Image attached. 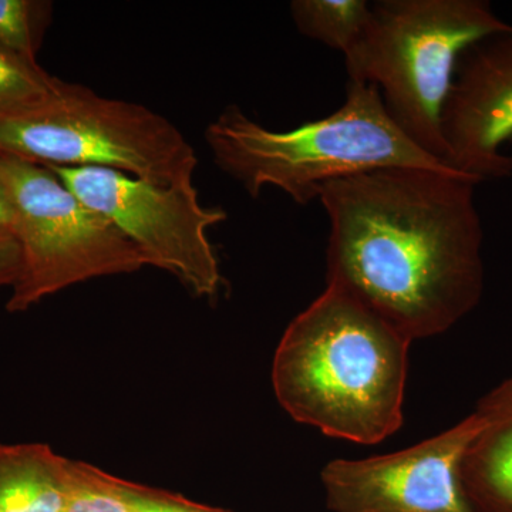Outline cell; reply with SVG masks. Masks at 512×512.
<instances>
[{
    "label": "cell",
    "instance_id": "obj_1",
    "mask_svg": "<svg viewBox=\"0 0 512 512\" xmlns=\"http://www.w3.org/2000/svg\"><path fill=\"white\" fill-rule=\"evenodd\" d=\"M477 185L457 171L424 168H386L323 185L326 282L412 342L447 332L483 296Z\"/></svg>",
    "mask_w": 512,
    "mask_h": 512
},
{
    "label": "cell",
    "instance_id": "obj_2",
    "mask_svg": "<svg viewBox=\"0 0 512 512\" xmlns=\"http://www.w3.org/2000/svg\"><path fill=\"white\" fill-rule=\"evenodd\" d=\"M410 345L355 296L326 285L279 342L276 399L293 420L325 436L380 443L403 424Z\"/></svg>",
    "mask_w": 512,
    "mask_h": 512
},
{
    "label": "cell",
    "instance_id": "obj_3",
    "mask_svg": "<svg viewBox=\"0 0 512 512\" xmlns=\"http://www.w3.org/2000/svg\"><path fill=\"white\" fill-rule=\"evenodd\" d=\"M204 137L215 165L252 198L275 187L299 205L318 200L323 185L350 175L386 168L451 170L393 123L375 86L350 80L345 103L325 119L274 131L241 107L228 106Z\"/></svg>",
    "mask_w": 512,
    "mask_h": 512
},
{
    "label": "cell",
    "instance_id": "obj_4",
    "mask_svg": "<svg viewBox=\"0 0 512 512\" xmlns=\"http://www.w3.org/2000/svg\"><path fill=\"white\" fill-rule=\"evenodd\" d=\"M511 26L484 0H380L346 70L350 82L375 86L393 123L446 164L441 116L458 59Z\"/></svg>",
    "mask_w": 512,
    "mask_h": 512
},
{
    "label": "cell",
    "instance_id": "obj_5",
    "mask_svg": "<svg viewBox=\"0 0 512 512\" xmlns=\"http://www.w3.org/2000/svg\"><path fill=\"white\" fill-rule=\"evenodd\" d=\"M0 156L57 167H100L160 187H195L198 158L156 111L64 83L53 99L0 116Z\"/></svg>",
    "mask_w": 512,
    "mask_h": 512
},
{
    "label": "cell",
    "instance_id": "obj_6",
    "mask_svg": "<svg viewBox=\"0 0 512 512\" xmlns=\"http://www.w3.org/2000/svg\"><path fill=\"white\" fill-rule=\"evenodd\" d=\"M0 178L12 201L13 235L22 251V268L6 305L9 312L26 311L80 282L146 266L119 229L45 165L0 156Z\"/></svg>",
    "mask_w": 512,
    "mask_h": 512
},
{
    "label": "cell",
    "instance_id": "obj_7",
    "mask_svg": "<svg viewBox=\"0 0 512 512\" xmlns=\"http://www.w3.org/2000/svg\"><path fill=\"white\" fill-rule=\"evenodd\" d=\"M138 249L146 265L170 272L194 295L220 293V262L208 231L228 218L204 207L195 187H160L100 167L45 165Z\"/></svg>",
    "mask_w": 512,
    "mask_h": 512
},
{
    "label": "cell",
    "instance_id": "obj_8",
    "mask_svg": "<svg viewBox=\"0 0 512 512\" xmlns=\"http://www.w3.org/2000/svg\"><path fill=\"white\" fill-rule=\"evenodd\" d=\"M487 424L474 412L396 453L329 461L320 473L326 505L332 512H474L461 485V460Z\"/></svg>",
    "mask_w": 512,
    "mask_h": 512
},
{
    "label": "cell",
    "instance_id": "obj_9",
    "mask_svg": "<svg viewBox=\"0 0 512 512\" xmlns=\"http://www.w3.org/2000/svg\"><path fill=\"white\" fill-rule=\"evenodd\" d=\"M446 164L478 184L512 175V26L464 50L441 116Z\"/></svg>",
    "mask_w": 512,
    "mask_h": 512
},
{
    "label": "cell",
    "instance_id": "obj_10",
    "mask_svg": "<svg viewBox=\"0 0 512 512\" xmlns=\"http://www.w3.org/2000/svg\"><path fill=\"white\" fill-rule=\"evenodd\" d=\"M67 464L47 444H0V512H64Z\"/></svg>",
    "mask_w": 512,
    "mask_h": 512
},
{
    "label": "cell",
    "instance_id": "obj_11",
    "mask_svg": "<svg viewBox=\"0 0 512 512\" xmlns=\"http://www.w3.org/2000/svg\"><path fill=\"white\" fill-rule=\"evenodd\" d=\"M460 478L474 512H512V417L488 420L461 460Z\"/></svg>",
    "mask_w": 512,
    "mask_h": 512
},
{
    "label": "cell",
    "instance_id": "obj_12",
    "mask_svg": "<svg viewBox=\"0 0 512 512\" xmlns=\"http://www.w3.org/2000/svg\"><path fill=\"white\" fill-rule=\"evenodd\" d=\"M291 16L301 35L349 55L365 35L372 16L366 0H293Z\"/></svg>",
    "mask_w": 512,
    "mask_h": 512
},
{
    "label": "cell",
    "instance_id": "obj_13",
    "mask_svg": "<svg viewBox=\"0 0 512 512\" xmlns=\"http://www.w3.org/2000/svg\"><path fill=\"white\" fill-rule=\"evenodd\" d=\"M64 82L0 45V116L40 106L62 90Z\"/></svg>",
    "mask_w": 512,
    "mask_h": 512
},
{
    "label": "cell",
    "instance_id": "obj_14",
    "mask_svg": "<svg viewBox=\"0 0 512 512\" xmlns=\"http://www.w3.org/2000/svg\"><path fill=\"white\" fill-rule=\"evenodd\" d=\"M117 480L100 468L69 460L64 512H131Z\"/></svg>",
    "mask_w": 512,
    "mask_h": 512
},
{
    "label": "cell",
    "instance_id": "obj_15",
    "mask_svg": "<svg viewBox=\"0 0 512 512\" xmlns=\"http://www.w3.org/2000/svg\"><path fill=\"white\" fill-rule=\"evenodd\" d=\"M50 3L35 0H0V45L37 62Z\"/></svg>",
    "mask_w": 512,
    "mask_h": 512
},
{
    "label": "cell",
    "instance_id": "obj_16",
    "mask_svg": "<svg viewBox=\"0 0 512 512\" xmlns=\"http://www.w3.org/2000/svg\"><path fill=\"white\" fill-rule=\"evenodd\" d=\"M119 490L131 512H231L194 503L181 495L156 490L126 480H117Z\"/></svg>",
    "mask_w": 512,
    "mask_h": 512
},
{
    "label": "cell",
    "instance_id": "obj_17",
    "mask_svg": "<svg viewBox=\"0 0 512 512\" xmlns=\"http://www.w3.org/2000/svg\"><path fill=\"white\" fill-rule=\"evenodd\" d=\"M476 413L490 421L512 417V376L485 394Z\"/></svg>",
    "mask_w": 512,
    "mask_h": 512
},
{
    "label": "cell",
    "instance_id": "obj_18",
    "mask_svg": "<svg viewBox=\"0 0 512 512\" xmlns=\"http://www.w3.org/2000/svg\"><path fill=\"white\" fill-rule=\"evenodd\" d=\"M22 268V251L15 235L0 232V288L13 286Z\"/></svg>",
    "mask_w": 512,
    "mask_h": 512
},
{
    "label": "cell",
    "instance_id": "obj_19",
    "mask_svg": "<svg viewBox=\"0 0 512 512\" xmlns=\"http://www.w3.org/2000/svg\"><path fill=\"white\" fill-rule=\"evenodd\" d=\"M13 229H15V211H13L9 192L0 178V232L13 235Z\"/></svg>",
    "mask_w": 512,
    "mask_h": 512
}]
</instances>
